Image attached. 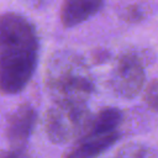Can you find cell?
Here are the masks:
<instances>
[{
	"label": "cell",
	"mask_w": 158,
	"mask_h": 158,
	"mask_svg": "<svg viewBox=\"0 0 158 158\" xmlns=\"http://www.w3.org/2000/svg\"><path fill=\"white\" fill-rule=\"evenodd\" d=\"M38 59V37L22 15L5 12L0 22V85L2 94L14 95L32 79Z\"/></svg>",
	"instance_id": "cell-1"
},
{
	"label": "cell",
	"mask_w": 158,
	"mask_h": 158,
	"mask_svg": "<svg viewBox=\"0 0 158 158\" xmlns=\"http://www.w3.org/2000/svg\"><path fill=\"white\" fill-rule=\"evenodd\" d=\"M44 84L59 104H85L94 91V79L85 60L74 52L58 51L48 60Z\"/></svg>",
	"instance_id": "cell-2"
},
{
	"label": "cell",
	"mask_w": 158,
	"mask_h": 158,
	"mask_svg": "<svg viewBox=\"0 0 158 158\" xmlns=\"http://www.w3.org/2000/svg\"><path fill=\"white\" fill-rule=\"evenodd\" d=\"M93 115L85 104H59L47 109L42 118L47 138L56 144L75 142L90 128Z\"/></svg>",
	"instance_id": "cell-3"
},
{
	"label": "cell",
	"mask_w": 158,
	"mask_h": 158,
	"mask_svg": "<svg viewBox=\"0 0 158 158\" xmlns=\"http://www.w3.org/2000/svg\"><path fill=\"white\" fill-rule=\"evenodd\" d=\"M146 74L142 59L135 53L122 54L110 75V86L112 91L123 99L136 98L143 89Z\"/></svg>",
	"instance_id": "cell-4"
},
{
	"label": "cell",
	"mask_w": 158,
	"mask_h": 158,
	"mask_svg": "<svg viewBox=\"0 0 158 158\" xmlns=\"http://www.w3.org/2000/svg\"><path fill=\"white\" fill-rule=\"evenodd\" d=\"M37 121V111L30 102L19 105L6 118L5 136L11 148L25 147Z\"/></svg>",
	"instance_id": "cell-5"
},
{
	"label": "cell",
	"mask_w": 158,
	"mask_h": 158,
	"mask_svg": "<svg viewBox=\"0 0 158 158\" xmlns=\"http://www.w3.org/2000/svg\"><path fill=\"white\" fill-rule=\"evenodd\" d=\"M120 136V132L101 133L89 130L63 153V158H95L114 146Z\"/></svg>",
	"instance_id": "cell-6"
},
{
	"label": "cell",
	"mask_w": 158,
	"mask_h": 158,
	"mask_svg": "<svg viewBox=\"0 0 158 158\" xmlns=\"http://www.w3.org/2000/svg\"><path fill=\"white\" fill-rule=\"evenodd\" d=\"M105 0H63L60 21L67 28L78 26L96 15L104 6Z\"/></svg>",
	"instance_id": "cell-7"
},
{
	"label": "cell",
	"mask_w": 158,
	"mask_h": 158,
	"mask_svg": "<svg viewBox=\"0 0 158 158\" xmlns=\"http://www.w3.org/2000/svg\"><path fill=\"white\" fill-rule=\"evenodd\" d=\"M122 111L116 107H105L93 117V122L89 130L101 133H115L122 123Z\"/></svg>",
	"instance_id": "cell-8"
},
{
	"label": "cell",
	"mask_w": 158,
	"mask_h": 158,
	"mask_svg": "<svg viewBox=\"0 0 158 158\" xmlns=\"http://www.w3.org/2000/svg\"><path fill=\"white\" fill-rule=\"evenodd\" d=\"M117 157L120 158H156L153 151L142 144H126L120 149Z\"/></svg>",
	"instance_id": "cell-9"
},
{
	"label": "cell",
	"mask_w": 158,
	"mask_h": 158,
	"mask_svg": "<svg viewBox=\"0 0 158 158\" xmlns=\"http://www.w3.org/2000/svg\"><path fill=\"white\" fill-rule=\"evenodd\" d=\"M143 100L151 110L158 111V79L152 80L147 85V88L144 89Z\"/></svg>",
	"instance_id": "cell-10"
},
{
	"label": "cell",
	"mask_w": 158,
	"mask_h": 158,
	"mask_svg": "<svg viewBox=\"0 0 158 158\" xmlns=\"http://www.w3.org/2000/svg\"><path fill=\"white\" fill-rule=\"evenodd\" d=\"M122 16L126 21H130V22H137V21H141L143 17H144V11L142 10L141 6L138 5H130L125 9V11L122 12Z\"/></svg>",
	"instance_id": "cell-11"
},
{
	"label": "cell",
	"mask_w": 158,
	"mask_h": 158,
	"mask_svg": "<svg viewBox=\"0 0 158 158\" xmlns=\"http://www.w3.org/2000/svg\"><path fill=\"white\" fill-rule=\"evenodd\" d=\"M1 158H32V157L25 149V147H21V148H10L7 151H2Z\"/></svg>",
	"instance_id": "cell-12"
},
{
	"label": "cell",
	"mask_w": 158,
	"mask_h": 158,
	"mask_svg": "<svg viewBox=\"0 0 158 158\" xmlns=\"http://www.w3.org/2000/svg\"><path fill=\"white\" fill-rule=\"evenodd\" d=\"M117 158H120V157H117Z\"/></svg>",
	"instance_id": "cell-13"
}]
</instances>
